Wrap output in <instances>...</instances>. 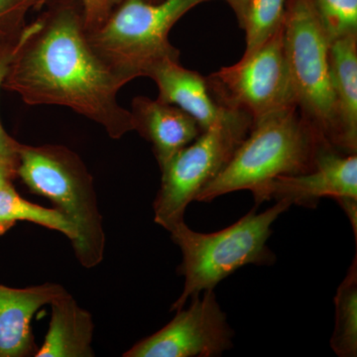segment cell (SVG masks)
Listing matches in <instances>:
<instances>
[{"label":"cell","instance_id":"e0dca14e","mask_svg":"<svg viewBox=\"0 0 357 357\" xmlns=\"http://www.w3.org/2000/svg\"><path fill=\"white\" fill-rule=\"evenodd\" d=\"M335 324L331 347L340 357L357 356V256L335 297Z\"/></svg>","mask_w":357,"mask_h":357},{"label":"cell","instance_id":"4316f807","mask_svg":"<svg viewBox=\"0 0 357 357\" xmlns=\"http://www.w3.org/2000/svg\"><path fill=\"white\" fill-rule=\"evenodd\" d=\"M1 234H3V232H2L1 229H0V236H1Z\"/></svg>","mask_w":357,"mask_h":357},{"label":"cell","instance_id":"603a6c76","mask_svg":"<svg viewBox=\"0 0 357 357\" xmlns=\"http://www.w3.org/2000/svg\"><path fill=\"white\" fill-rule=\"evenodd\" d=\"M18 164L0 159V189L11 184V181L17 176Z\"/></svg>","mask_w":357,"mask_h":357},{"label":"cell","instance_id":"7a4b0ae2","mask_svg":"<svg viewBox=\"0 0 357 357\" xmlns=\"http://www.w3.org/2000/svg\"><path fill=\"white\" fill-rule=\"evenodd\" d=\"M326 146L332 147L303 119L298 107L252 122L229 163L199 192L196 202L211 203L243 190L255 195L280 176L309 172Z\"/></svg>","mask_w":357,"mask_h":357},{"label":"cell","instance_id":"8fae6325","mask_svg":"<svg viewBox=\"0 0 357 357\" xmlns=\"http://www.w3.org/2000/svg\"><path fill=\"white\" fill-rule=\"evenodd\" d=\"M146 77L158 86L159 100L184 110L203 130L220 123L234 112V109L218 102L208 77L185 69L176 59L159 61L150 68Z\"/></svg>","mask_w":357,"mask_h":357},{"label":"cell","instance_id":"9a60e30c","mask_svg":"<svg viewBox=\"0 0 357 357\" xmlns=\"http://www.w3.org/2000/svg\"><path fill=\"white\" fill-rule=\"evenodd\" d=\"M52 316L43 344L36 357H91L93 321L91 314L77 305L72 296L51 304Z\"/></svg>","mask_w":357,"mask_h":357},{"label":"cell","instance_id":"3957f363","mask_svg":"<svg viewBox=\"0 0 357 357\" xmlns=\"http://www.w3.org/2000/svg\"><path fill=\"white\" fill-rule=\"evenodd\" d=\"M292 206L285 199L263 213L249 211L227 229L213 234H201L184 222L170 230L174 243L182 251L183 261L178 272L185 278L184 289L172 305L178 311L194 296L215 290L223 279L248 264L272 265L275 255L267 246L272 225Z\"/></svg>","mask_w":357,"mask_h":357},{"label":"cell","instance_id":"7402d4cb","mask_svg":"<svg viewBox=\"0 0 357 357\" xmlns=\"http://www.w3.org/2000/svg\"><path fill=\"white\" fill-rule=\"evenodd\" d=\"M122 0H81L86 31L95 30L102 24Z\"/></svg>","mask_w":357,"mask_h":357},{"label":"cell","instance_id":"ba28073f","mask_svg":"<svg viewBox=\"0 0 357 357\" xmlns=\"http://www.w3.org/2000/svg\"><path fill=\"white\" fill-rule=\"evenodd\" d=\"M208 79L218 102L243 110L252 122L297 107L284 49V24L255 53Z\"/></svg>","mask_w":357,"mask_h":357},{"label":"cell","instance_id":"5b68a950","mask_svg":"<svg viewBox=\"0 0 357 357\" xmlns=\"http://www.w3.org/2000/svg\"><path fill=\"white\" fill-rule=\"evenodd\" d=\"M210 0H122L107 20L86 32L89 44L110 69L128 83L146 77L164 59L178 60L169 41L173 26L194 7Z\"/></svg>","mask_w":357,"mask_h":357},{"label":"cell","instance_id":"4fadbf2b","mask_svg":"<svg viewBox=\"0 0 357 357\" xmlns=\"http://www.w3.org/2000/svg\"><path fill=\"white\" fill-rule=\"evenodd\" d=\"M58 284L24 289L0 285V357L28 356L34 352L31 321L46 305L67 295Z\"/></svg>","mask_w":357,"mask_h":357},{"label":"cell","instance_id":"30bf717a","mask_svg":"<svg viewBox=\"0 0 357 357\" xmlns=\"http://www.w3.org/2000/svg\"><path fill=\"white\" fill-rule=\"evenodd\" d=\"M255 196L256 204L285 199L291 204L316 208L321 199L340 202L357 199V156L344 154L333 147H324L316 165L309 172L280 176Z\"/></svg>","mask_w":357,"mask_h":357},{"label":"cell","instance_id":"6da1fadb","mask_svg":"<svg viewBox=\"0 0 357 357\" xmlns=\"http://www.w3.org/2000/svg\"><path fill=\"white\" fill-rule=\"evenodd\" d=\"M14 54L2 88L30 105H61L119 139L134 130L130 110L117 102L128 82L89 44L81 0H50Z\"/></svg>","mask_w":357,"mask_h":357},{"label":"cell","instance_id":"8992f818","mask_svg":"<svg viewBox=\"0 0 357 357\" xmlns=\"http://www.w3.org/2000/svg\"><path fill=\"white\" fill-rule=\"evenodd\" d=\"M331 41L314 0H287L284 49L298 109L321 139L340 152Z\"/></svg>","mask_w":357,"mask_h":357},{"label":"cell","instance_id":"ffe728a7","mask_svg":"<svg viewBox=\"0 0 357 357\" xmlns=\"http://www.w3.org/2000/svg\"><path fill=\"white\" fill-rule=\"evenodd\" d=\"M50 0H0V39H16L26 27V17L41 10Z\"/></svg>","mask_w":357,"mask_h":357},{"label":"cell","instance_id":"7c38bea8","mask_svg":"<svg viewBox=\"0 0 357 357\" xmlns=\"http://www.w3.org/2000/svg\"><path fill=\"white\" fill-rule=\"evenodd\" d=\"M130 112L134 130L151 143L160 169L203 132L184 110L159 98L136 96Z\"/></svg>","mask_w":357,"mask_h":357},{"label":"cell","instance_id":"ac0fdd59","mask_svg":"<svg viewBox=\"0 0 357 357\" xmlns=\"http://www.w3.org/2000/svg\"><path fill=\"white\" fill-rule=\"evenodd\" d=\"M287 0H246L239 25L245 31L248 57L266 43L284 24Z\"/></svg>","mask_w":357,"mask_h":357},{"label":"cell","instance_id":"d6986e66","mask_svg":"<svg viewBox=\"0 0 357 357\" xmlns=\"http://www.w3.org/2000/svg\"><path fill=\"white\" fill-rule=\"evenodd\" d=\"M331 40L357 33V0H314Z\"/></svg>","mask_w":357,"mask_h":357},{"label":"cell","instance_id":"d4e9b609","mask_svg":"<svg viewBox=\"0 0 357 357\" xmlns=\"http://www.w3.org/2000/svg\"><path fill=\"white\" fill-rule=\"evenodd\" d=\"M227 2L232 9L234 14H236L237 21L238 23L241 22V18H243L244 7H245L246 0H223Z\"/></svg>","mask_w":357,"mask_h":357},{"label":"cell","instance_id":"484cf974","mask_svg":"<svg viewBox=\"0 0 357 357\" xmlns=\"http://www.w3.org/2000/svg\"><path fill=\"white\" fill-rule=\"evenodd\" d=\"M149 1H151V2H159V1H161V0H149Z\"/></svg>","mask_w":357,"mask_h":357},{"label":"cell","instance_id":"5bb4252c","mask_svg":"<svg viewBox=\"0 0 357 357\" xmlns=\"http://www.w3.org/2000/svg\"><path fill=\"white\" fill-rule=\"evenodd\" d=\"M330 66L340 126V150L342 153L356 154L357 33L331 41Z\"/></svg>","mask_w":357,"mask_h":357},{"label":"cell","instance_id":"277c9868","mask_svg":"<svg viewBox=\"0 0 357 357\" xmlns=\"http://www.w3.org/2000/svg\"><path fill=\"white\" fill-rule=\"evenodd\" d=\"M17 176L72 223L77 232L73 248L82 266H98L105 255V234L93 178L81 158L64 146L21 144Z\"/></svg>","mask_w":357,"mask_h":357},{"label":"cell","instance_id":"2e32d148","mask_svg":"<svg viewBox=\"0 0 357 357\" xmlns=\"http://www.w3.org/2000/svg\"><path fill=\"white\" fill-rule=\"evenodd\" d=\"M17 220H25L61 232L74 241L77 232L57 208H47L21 198L13 185L0 189V229L6 232Z\"/></svg>","mask_w":357,"mask_h":357},{"label":"cell","instance_id":"9c48e42d","mask_svg":"<svg viewBox=\"0 0 357 357\" xmlns=\"http://www.w3.org/2000/svg\"><path fill=\"white\" fill-rule=\"evenodd\" d=\"M170 323L134 344L124 357H213L234 347V332L227 323L215 291L191 298Z\"/></svg>","mask_w":357,"mask_h":357},{"label":"cell","instance_id":"cb8c5ba5","mask_svg":"<svg viewBox=\"0 0 357 357\" xmlns=\"http://www.w3.org/2000/svg\"><path fill=\"white\" fill-rule=\"evenodd\" d=\"M342 206V210L347 213V218H349V222L354 229V237H357V199H347L344 201L338 202L337 203Z\"/></svg>","mask_w":357,"mask_h":357},{"label":"cell","instance_id":"52a82bcc","mask_svg":"<svg viewBox=\"0 0 357 357\" xmlns=\"http://www.w3.org/2000/svg\"><path fill=\"white\" fill-rule=\"evenodd\" d=\"M251 126L252 119L234 109L227 119L203 130L160 169L161 185L153 204L157 225L170 231L184 222L188 206L229 163Z\"/></svg>","mask_w":357,"mask_h":357},{"label":"cell","instance_id":"44dd1931","mask_svg":"<svg viewBox=\"0 0 357 357\" xmlns=\"http://www.w3.org/2000/svg\"><path fill=\"white\" fill-rule=\"evenodd\" d=\"M30 24L26 25L24 30L18 38L3 40L0 39V89L2 88L7 69L13 61L14 54L20 48V44L29 33ZM21 144L7 134L6 129L0 121V159L20 163V150Z\"/></svg>","mask_w":357,"mask_h":357}]
</instances>
